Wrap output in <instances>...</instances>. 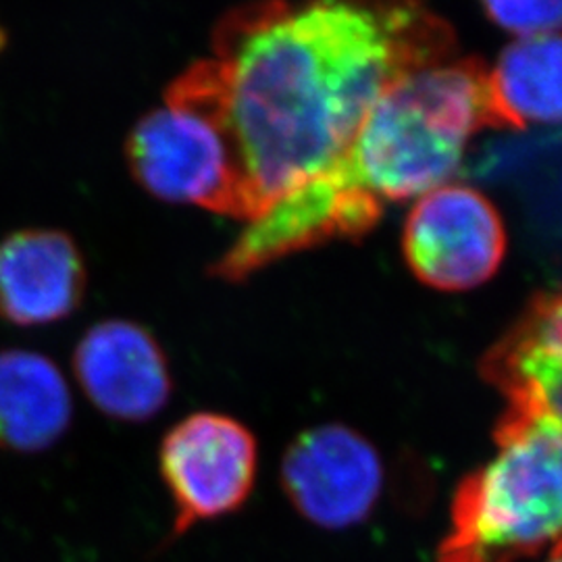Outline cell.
Listing matches in <instances>:
<instances>
[{"instance_id":"3957f363","label":"cell","mask_w":562,"mask_h":562,"mask_svg":"<svg viewBox=\"0 0 562 562\" xmlns=\"http://www.w3.org/2000/svg\"><path fill=\"white\" fill-rule=\"evenodd\" d=\"M125 157L132 176L153 196L252 222L211 60L194 63L171 81L161 106L130 132Z\"/></svg>"},{"instance_id":"277c9868","label":"cell","mask_w":562,"mask_h":562,"mask_svg":"<svg viewBox=\"0 0 562 562\" xmlns=\"http://www.w3.org/2000/svg\"><path fill=\"white\" fill-rule=\"evenodd\" d=\"M487 536L506 561L562 548V431L546 422L517 427L490 462L482 494Z\"/></svg>"},{"instance_id":"7c38bea8","label":"cell","mask_w":562,"mask_h":562,"mask_svg":"<svg viewBox=\"0 0 562 562\" xmlns=\"http://www.w3.org/2000/svg\"><path fill=\"white\" fill-rule=\"evenodd\" d=\"M487 106L492 130L562 123V34L508 44L487 69Z\"/></svg>"},{"instance_id":"8992f818","label":"cell","mask_w":562,"mask_h":562,"mask_svg":"<svg viewBox=\"0 0 562 562\" xmlns=\"http://www.w3.org/2000/svg\"><path fill=\"white\" fill-rule=\"evenodd\" d=\"M506 227L494 202L464 183L419 196L402 232V255L423 285L467 292L492 280L506 257Z\"/></svg>"},{"instance_id":"30bf717a","label":"cell","mask_w":562,"mask_h":562,"mask_svg":"<svg viewBox=\"0 0 562 562\" xmlns=\"http://www.w3.org/2000/svg\"><path fill=\"white\" fill-rule=\"evenodd\" d=\"M86 265L59 229H21L0 241V317L20 327L63 322L80 308Z\"/></svg>"},{"instance_id":"52a82bcc","label":"cell","mask_w":562,"mask_h":562,"mask_svg":"<svg viewBox=\"0 0 562 562\" xmlns=\"http://www.w3.org/2000/svg\"><path fill=\"white\" fill-rule=\"evenodd\" d=\"M380 450L350 425L322 423L283 452L281 490L304 521L341 531L367 521L383 492Z\"/></svg>"},{"instance_id":"8fae6325","label":"cell","mask_w":562,"mask_h":562,"mask_svg":"<svg viewBox=\"0 0 562 562\" xmlns=\"http://www.w3.org/2000/svg\"><path fill=\"white\" fill-rule=\"evenodd\" d=\"M71 419L69 383L55 362L32 350L0 352V448L38 454L59 442Z\"/></svg>"},{"instance_id":"9c48e42d","label":"cell","mask_w":562,"mask_h":562,"mask_svg":"<svg viewBox=\"0 0 562 562\" xmlns=\"http://www.w3.org/2000/svg\"><path fill=\"white\" fill-rule=\"evenodd\" d=\"M510 413L552 423L562 431V292H543L525 306L480 364Z\"/></svg>"},{"instance_id":"6da1fadb","label":"cell","mask_w":562,"mask_h":562,"mask_svg":"<svg viewBox=\"0 0 562 562\" xmlns=\"http://www.w3.org/2000/svg\"><path fill=\"white\" fill-rule=\"evenodd\" d=\"M454 50L452 25L425 0H257L229 11L209 60L252 222L336 161L394 81Z\"/></svg>"},{"instance_id":"ba28073f","label":"cell","mask_w":562,"mask_h":562,"mask_svg":"<svg viewBox=\"0 0 562 562\" xmlns=\"http://www.w3.org/2000/svg\"><path fill=\"white\" fill-rule=\"evenodd\" d=\"M81 392L104 417L146 423L173 396V378L159 340L140 323H94L74 350Z\"/></svg>"},{"instance_id":"7a4b0ae2","label":"cell","mask_w":562,"mask_h":562,"mask_svg":"<svg viewBox=\"0 0 562 562\" xmlns=\"http://www.w3.org/2000/svg\"><path fill=\"white\" fill-rule=\"evenodd\" d=\"M485 127L482 59L443 60L404 76L369 109L340 157L248 223L211 273L240 283L302 250L364 238L387 202L448 183Z\"/></svg>"},{"instance_id":"5b68a950","label":"cell","mask_w":562,"mask_h":562,"mask_svg":"<svg viewBox=\"0 0 562 562\" xmlns=\"http://www.w3.org/2000/svg\"><path fill=\"white\" fill-rule=\"evenodd\" d=\"M159 469L176 508L171 536L180 538L248 503L259 475V442L229 415L192 413L165 434Z\"/></svg>"},{"instance_id":"5bb4252c","label":"cell","mask_w":562,"mask_h":562,"mask_svg":"<svg viewBox=\"0 0 562 562\" xmlns=\"http://www.w3.org/2000/svg\"><path fill=\"white\" fill-rule=\"evenodd\" d=\"M548 562H562V548H557L554 554H552V559Z\"/></svg>"},{"instance_id":"4fadbf2b","label":"cell","mask_w":562,"mask_h":562,"mask_svg":"<svg viewBox=\"0 0 562 562\" xmlns=\"http://www.w3.org/2000/svg\"><path fill=\"white\" fill-rule=\"evenodd\" d=\"M487 20L504 32L529 38L559 34L562 30V0H480Z\"/></svg>"},{"instance_id":"9a60e30c","label":"cell","mask_w":562,"mask_h":562,"mask_svg":"<svg viewBox=\"0 0 562 562\" xmlns=\"http://www.w3.org/2000/svg\"><path fill=\"white\" fill-rule=\"evenodd\" d=\"M2 46H4V32L0 30V48H2Z\"/></svg>"}]
</instances>
